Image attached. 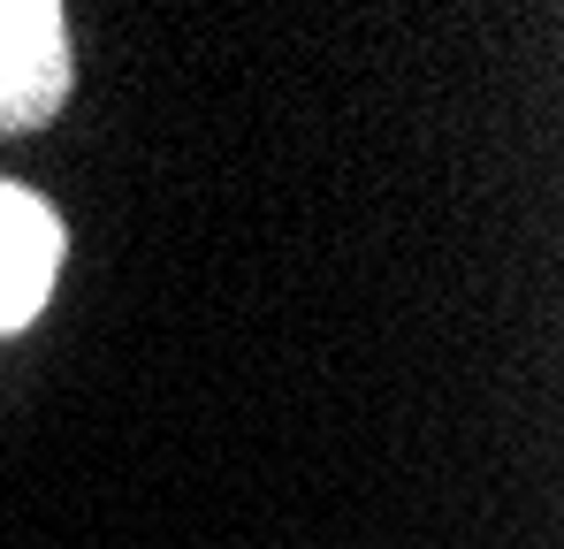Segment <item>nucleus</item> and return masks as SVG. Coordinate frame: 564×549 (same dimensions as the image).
Segmentation results:
<instances>
[{"mask_svg":"<svg viewBox=\"0 0 564 549\" xmlns=\"http://www.w3.org/2000/svg\"><path fill=\"white\" fill-rule=\"evenodd\" d=\"M54 274H62V214L39 191L0 183V336L39 321Z\"/></svg>","mask_w":564,"mask_h":549,"instance_id":"obj_2","label":"nucleus"},{"mask_svg":"<svg viewBox=\"0 0 564 549\" xmlns=\"http://www.w3.org/2000/svg\"><path fill=\"white\" fill-rule=\"evenodd\" d=\"M69 92V31L54 0H0V130H39Z\"/></svg>","mask_w":564,"mask_h":549,"instance_id":"obj_1","label":"nucleus"}]
</instances>
